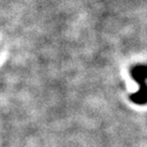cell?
<instances>
[{"instance_id": "cell-1", "label": "cell", "mask_w": 147, "mask_h": 147, "mask_svg": "<svg viewBox=\"0 0 147 147\" xmlns=\"http://www.w3.org/2000/svg\"><path fill=\"white\" fill-rule=\"evenodd\" d=\"M131 76L139 84L140 89L137 93L132 94L130 99L136 104L147 103V65L138 64L131 69Z\"/></svg>"}]
</instances>
